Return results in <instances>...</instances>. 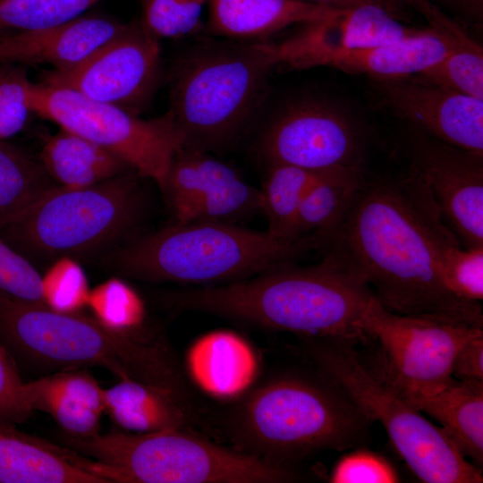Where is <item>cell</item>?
I'll use <instances>...</instances> for the list:
<instances>
[{"label":"cell","instance_id":"6da1fadb","mask_svg":"<svg viewBox=\"0 0 483 483\" xmlns=\"http://www.w3.org/2000/svg\"><path fill=\"white\" fill-rule=\"evenodd\" d=\"M317 237L322 257L359 277L388 310L482 326L480 304L444 284L443 255L460 240L411 171L365 181L341 220Z\"/></svg>","mask_w":483,"mask_h":483},{"label":"cell","instance_id":"7a4b0ae2","mask_svg":"<svg viewBox=\"0 0 483 483\" xmlns=\"http://www.w3.org/2000/svg\"><path fill=\"white\" fill-rule=\"evenodd\" d=\"M355 275L332 258L312 266L287 261L251 277L188 286L163 296L174 311L211 314L298 337L363 341L360 323L372 296Z\"/></svg>","mask_w":483,"mask_h":483},{"label":"cell","instance_id":"3957f363","mask_svg":"<svg viewBox=\"0 0 483 483\" xmlns=\"http://www.w3.org/2000/svg\"><path fill=\"white\" fill-rule=\"evenodd\" d=\"M0 341L30 362L59 369L102 367L118 378L156 386L190 409L200 410L175 352L151 324L115 331L93 316L55 311L0 292Z\"/></svg>","mask_w":483,"mask_h":483},{"label":"cell","instance_id":"277c9868","mask_svg":"<svg viewBox=\"0 0 483 483\" xmlns=\"http://www.w3.org/2000/svg\"><path fill=\"white\" fill-rule=\"evenodd\" d=\"M254 386L213 420L217 441L221 436L233 449L292 468L316 453L365 440L370 420L318 369L282 373Z\"/></svg>","mask_w":483,"mask_h":483},{"label":"cell","instance_id":"5b68a950","mask_svg":"<svg viewBox=\"0 0 483 483\" xmlns=\"http://www.w3.org/2000/svg\"><path fill=\"white\" fill-rule=\"evenodd\" d=\"M275 63L270 42L208 36L168 72L169 110L182 148L208 153L238 142L260 116Z\"/></svg>","mask_w":483,"mask_h":483},{"label":"cell","instance_id":"8992f818","mask_svg":"<svg viewBox=\"0 0 483 483\" xmlns=\"http://www.w3.org/2000/svg\"><path fill=\"white\" fill-rule=\"evenodd\" d=\"M316 248L314 235L283 240L238 224L176 222L114 251L109 263L134 279L208 286L251 277Z\"/></svg>","mask_w":483,"mask_h":483},{"label":"cell","instance_id":"52a82bcc","mask_svg":"<svg viewBox=\"0 0 483 483\" xmlns=\"http://www.w3.org/2000/svg\"><path fill=\"white\" fill-rule=\"evenodd\" d=\"M74 452L95 461L109 482L285 483L301 477L279 465L224 445L205 435L167 430H113L88 436L64 433Z\"/></svg>","mask_w":483,"mask_h":483},{"label":"cell","instance_id":"ba28073f","mask_svg":"<svg viewBox=\"0 0 483 483\" xmlns=\"http://www.w3.org/2000/svg\"><path fill=\"white\" fill-rule=\"evenodd\" d=\"M301 350L370 422H379L411 471L427 483H480L481 469L470 462L439 427L429 422L394 387L370 370L352 342L299 337Z\"/></svg>","mask_w":483,"mask_h":483},{"label":"cell","instance_id":"9c48e42d","mask_svg":"<svg viewBox=\"0 0 483 483\" xmlns=\"http://www.w3.org/2000/svg\"><path fill=\"white\" fill-rule=\"evenodd\" d=\"M142 196L127 173L81 188L54 186L0 232L16 250L47 257L89 252L125 234Z\"/></svg>","mask_w":483,"mask_h":483},{"label":"cell","instance_id":"30bf717a","mask_svg":"<svg viewBox=\"0 0 483 483\" xmlns=\"http://www.w3.org/2000/svg\"><path fill=\"white\" fill-rule=\"evenodd\" d=\"M30 105L33 114L110 151L139 176L152 179L158 187L182 148L170 111L142 119L120 107L41 81L32 82Z\"/></svg>","mask_w":483,"mask_h":483},{"label":"cell","instance_id":"8fae6325","mask_svg":"<svg viewBox=\"0 0 483 483\" xmlns=\"http://www.w3.org/2000/svg\"><path fill=\"white\" fill-rule=\"evenodd\" d=\"M256 149L267 165L313 171H363L364 139L352 114L337 101L305 93L288 97L264 120Z\"/></svg>","mask_w":483,"mask_h":483},{"label":"cell","instance_id":"7c38bea8","mask_svg":"<svg viewBox=\"0 0 483 483\" xmlns=\"http://www.w3.org/2000/svg\"><path fill=\"white\" fill-rule=\"evenodd\" d=\"M360 326L367 338L381 345L380 376L403 396L428 394L447 384L458 351L483 332L482 326L392 312L374 295Z\"/></svg>","mask_w":483,"mask_h":483},{"label":"cell","instance_id":"4fadbf2b","mask_svg":"<svg viewBox=\"0 0 483 483\" xmlns=\"http://www.w3.org/2000/svg\"><path fill=\"white\" fill-rule=\"evenodd\" d=\"M162 75L160 40L135 18L75 66L44 71L40 81L140 115L152 100Z\"/></svg>","mask_w":483,"mask_h":483},{"label":"cell","instance_id":"5bb4252c","mask_svg":"<svg viewBox=\"0 0 483 483\" xmlns=\"http://www.w3.org/2000/svg\"><path fill=\"white\" fill-rule=\"evenodd\" d=\"M176 222L237 224L261 212L259 189L210 153L182 148L159 187Z\"/></svg>","mask_w":483,"mask_h":483},{"label":"cell","instance_id":"9a60e30c","mask_svg":"<svg viewBox=\"0 0 483 483\" xmlns=\"http://www.w3.org/2000/svg\"><path fill=\"white\" fill-rule=\"evenodd\" d=\"M418 132L411 145V172L426 184L465 248L483 247V154Z\"/></svg>","mask_w":483,"mask_h":483},{"label":"cell","instance_id":"2e32d148","mask_svg":"<svg viewBox=\"0 0 483 483\" xmlns=\"http://www.w3.org/2000/svg\"><path fill=\"white\" fill-rule=\"evenodd\" d=\"M379 104L453 147L483 154V100L416 76L372 79Z\"/></svg>","mask_w":483,"mask_h":483},{"label":"cell","instance_id":"e0dca14e","mask_svg":"<svg viewBox=\"0 0 483 483\" xmlns=\"http://www.w3.org/2000/svg\"><path fill=\"white\" fill-rule=\"evenodd\" d=\"M424 30L402 24L383 7L366 4L302 24L297 32L270 46L277 65L302 70L313 68L319 57L328 54L394 42Z\"/></svg>","mask_w":483,"mask_h":483},{"label":"cell","instance_id":"ac0fdd59","mask_svg":"<svg viewBox=\"0 0 483 483\" xmlns=\"http://www.w3.org/2000/svg\"><path fill=\"white\" fill-rule=\"evenodd\" d=\"M182 367L191 386L213 399L234 402L255 386L259 360L242 335L216 329L193 341Z\"/></svg>","mask_w":483,"mask_h":483},{"label":"cell","instance_id":"d6986e66","mask_svg":"<svg viewBox=\"0 0 483 483\" xmlns=\"http://www.w3.org/2000/svg\"><path fill=\"white\" fill-rule=\"evenodd\" d=\"M0 483H109L96 462L0 423Z\"/></svg>","mask_w":483,"mask_h":483},{"label":"cell","instance_id":"ffe728a7","mask_svg":"<svg viewBox=\"0 0 483 483\" xmlns=\"http://www.w3.org/2000/svg\"><path fill=\"white\" fill-rule=\"evenodd\" d=\"M105 413L121 429L131 433L185 430L210 438V419L199 413L169 393L131 379L119 378L104 388ZM214 437V436H213Z\"/></svg>","mask_w":483,"mask_h":483},{"label":"cell","instance_id":"44dd1931","mask_svg":"<svg viewBox=\"0 0 483 483\" xmlns=\"http://www.w3.org/2000/svg\"><path fill=\"white\" fill-rule=\"evenodd\" d=\"M206 36L264 41L294 24L326 19L340 9L303 0H208Z\"/></svg>","mask_w":483,"mask_h":483},{"label":"cell","instance_id":"7402d4cb","mask_svg":"<svg viewBox=\"0 0 483 483\" xmlns=\"http://www.w3.org/2000/svg\"><path fill=\"white\" fill-rule=\"evenodd\" d=\"M24 393L30 409L47 413L64 433L88 436L99 432L104 388L86 369H60L25 382Z\"/></svg>","mask_w":483,"mask_h":483},{"label":"cell","instance_id":"603a6c76","mask_svg":"<svg viewBox=\"0 0 483 483\" xmlns=\"http://www.w3.org/2000/svg\"><path fill=\"white\" fill-rule=\"evenodd\" d=\"M468 41H455L429 27L419 34L394 42L323 55L314 63L313 68L333 67L372 79L408 77L424 72L453 47Z\"/></svg>","mask_w":483,"mask_h":483},{"label":"cell","instance_id":"cb8c5ba5","mask_svg":"<svg viewBox=\"0 0 483 483\" xmlns=\"http://www.w3.org/2000/svg\"><path fill=\"white\" fill-rule=\"evenodd\" d=\"M403 396V395H402ZM435 419L464 456L483 463V381L453 377L428 394L403 396Z\"/></svg>","mask_w":483,"mask_h":483},{"label":"cell","instance_id":"d4e9b609","mask_svg":"<svg viewBox=\"0 0 483 483\" xmlns=\"http://www.w3.org/2000/svg\"><path fill=\"white\" fill-rule=\"evenodd\" d=\"M39 161L53 181L68 188L90 186L131 169L110 151L64 129L46 141Z\"/></svg>","mask_w":483,"mask_h":483},{"label":"cell","instance_id":"484cf974","mask_svg":"<svg viewBox=\"0 0 483 483\" xmlns=\"http://www.w3.org/2000/svg\"><path fill=\"white\" fill-rule=\"evenodd\" d=\"M363 171L340 169L318 181L306 193L297 211L292 237L322 234L348 210L364 183Z\"/></svg>","mask_w":483,"mask_h":483},{"label":"cell","instance_id":"4316f807","mask_svg":"<svg viewBox=\"0 0 483 483\" xmlns=\"http://www.w3.org/2000/svg\"><path fill=\"white\" fill-rule=\"evenodd\" d=\"M340 170L313 171L275 164L267 165L260 192L261 212L266 216L271 235L294 240L292 231L299 207L308 191L320 179Z\"/></svg>","mask_w":483,"mask_h":483},{"label":"cell","instance_id":"83f0119b","mask_svg":"<svg viewBox=\"0 0 483 483\" xmlns=\"http://www.w3.org/2000/svg\"><path fill=\"white\" fill-rule=\"evenodd\" d=\"M52 181L39 159L0 141V232L55 186Z\"/></svg>","mask_w":483,"mask_h":483},{"label":"cell","instance_id":"f1b7e54d","mask_svg":"<svg viewBox=\"0 0 483 483\" xmlns=\"http://www.w3.org/2000/svg\"><path fill=\"white\" fill-rule=\"evenodd\" d=\"M98 0H0V36L45 30L84 14Z\"/></svg>","mask_w":483,"mask_h":483},{"label":"cell","instance_id":"f546056e","mask_svg":"<svg viewBox=\"0 0 483 483\" xmlns=\"http://www.w3.org/2000/svg\"><path fill=\"white\" fill-rule=\"evenodd\" d=\"M87 307L98 322L115 331H132L150 325L140 294L117 277L90 290Z\"/></svg>","mask_w":483,"mask_h":483},{"label":"cell","instance_id":"4dcf8cb0","mask_svg":"<svg viewBox=\"0 0 483 483\" xmlns=\"http://www.w3.org/2000/svg\"><path fill=\"white\" fill-rule=\"evenodd\" d=\"M418 79L483 100V48L471 39L453 47Z\"/></svg>","mask_w":483,"mask_h":483},{"label":"cell","instance_id":"1f68e13d","mask_svg":"<svg viewBox=\"0 0 483 483\" xmlns=\"http://www.w3.org/2000/svg\"><path fill=\"white\" fill-rule=\"evenodd\" d=\"M143 26L159 40L179 39L204 31L208 0H140Z\"/></svg>","mask_w":483,"mask_h":483},{"label":"cell","instance_id":"d6a6232c","mask_svg":"<svg viewBox=\"0 0 483 483\" xmlns=\"http://www.w3.org/2000/svg\"><path fill=\"white\" fill-rule=\"evenodd\" d=\"M90 289L81 266L68 256L58 258L41 276L42 302L64 313L87 307Z\"/></svg>","mask_w":483,"mask_h":483},{"label":"cell","instance_id":"836d02e7","mask_svg":"<svg viewBox=\"0 0 483 483\" xmlns=\"http://www.w3.org/2000/svg\"><path fill=\"white\" fill-rule=\"evenodd\" d=\"M26 65L0 61V141L20 132L32 113Z\"/></svg>","mask_w":483,"mask_h":483},{"label":"cell","instance_id":"e575fe53","mask_svg":"<svg viewBox=\"0 0 483 483\" xmlns=\"http://www.w3.org/2000/svg\"><path fill=\"white\" fill-rule=\"evenodd\" d=\"M441 276L446 289L456 298L473 303L483 300V247L448 248L443 255Z\"/></svg>","mask_w":483,"mask_h":483},{"label":"cell","instance_id":"d590c367","mask_svg":"<svg viewBox=\"0 0 483 483\" xmlns=\"http://www.w3.org/2000/svg\"><path fill=\"white\" fill-rule=\"evenodd\" d=\"M0 292L21 301L42 302L41 275L22 254L1 239Z\"/></svg>","mask_w":483,"mask_h":483},{"label":"cell","instance_id":"8d00e7d4","mask_svg":"<svg viewBox=\"0 0 483 483\" xmlns=\"http://www.w3.org/2000/svg\"><path fill=\"white\" fill-rule=\"evenodd\" d=\"M332 483H394L400 481L394 467L383 456L359 448L344 454L329 476Z\"/></svg>","mask_w":483,"mask_h":483},{"label":"cell","instance_id":"74e56055","mask_svg":"<svg viewBox=\"0 0 483 483\" xmlns=\"http://www.w3.org/2000/svg\"><path fill=\"white\" fill-rule=\"evenodd\" d=\"M24 386L11 352L0 341V423H23L32 414Z\"/></svg>","mask_w":483,"mask_h":483},{"label":"cell","instance_id":"f35d334b","mask_svg":"<svg viewBox=\"0 0 483 483\" xmlns=\"http://www.w3.org/2000/svg\"><path fill=\"white\" fill-rule=\"evenodd\" d=\"M452 376L459 380L483 381V332L470 338L458 351Z\"/></svg>","mask_w":483,"mask_h":483},{"label":"cell","instance_id":"ab89813d","mask_svg":"<svg viewBox=\"0 0 483 483\" xmlns=\"http://www.w3.org/2000/svg\"><path fill=\"white\" fill-rule=\"evenodd\" d=\"M336 9H348L366 4L383 7L399 18L402 2L400 0H303ZM400 19V18H399Z\"/></svg>","mask_w":483,"mask_h":483},{"label":"cell","instance_id":"60d3db41","mask_svg":"<svg viewBox=\"0 0 483 483\" xmlns=\"http://www.w3.org/2000/svg\"><path fill=\"white\" fill-rule=\"evenodd\" d=\"M465 16L479 21L483 13V0H441Z\"/></svg>","mask_w":483,"mask_h":483},{"label":"cell","instance_id":"b9f144b4","mask_svg":"<svg viewBox=\"0 0 483 483\" xmlns=\"http://www.w3.org/2000/svg\"><path fill=\"white\" fill-rule=\"evenodd\" d=\"M403 4L410 5L412 8H418L422 4V0H400Z\"/></svg>","mask_w":483,"mask_h":483}]
</instances>
